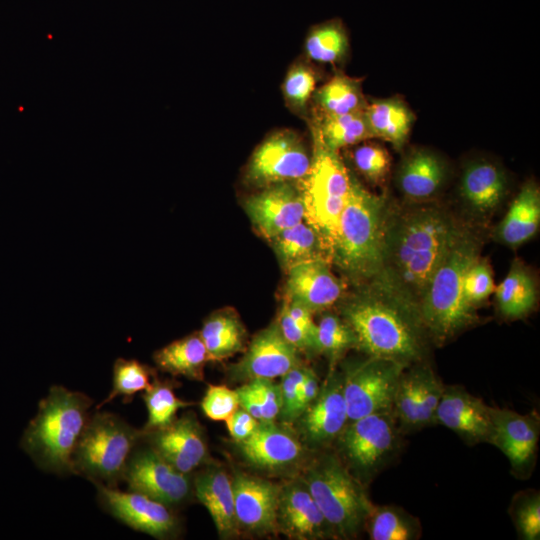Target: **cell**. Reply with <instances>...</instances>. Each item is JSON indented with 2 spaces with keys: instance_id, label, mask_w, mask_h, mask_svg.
<instances>
[{
  "instance_id": "cell-4",
  "label": "cell",
  "mask_w": 540,
  "mask_h": 540,
  "mask_svg": "<svg viewBox=\"0 0 540 540\" xmlns=\"http://www.w3.org/2000/svg\"><path fill=\"white\" fill-rule=\"evenodd\" d=\"M388 219L384 199L355 179L329 245V256L356 280L377 278L384 259Z\"/></svg>"
},
{
  "instance_id": "cell-29",
  "label": "cell",
  "mask_w": 540,
  "mask_h": 540,
  "mask_svg": "<svg viewBox=\"0 0 540 540\" xmlns=\"http://www.w3.org/2000/svg\"><path fill=\"white\" fill-rule=\"evenodd\" d=\"M269 241L286 269L301 262L330 258L323 238L305 220L280 232Z\"/></svg>"
},
{
  "instance_id": "cell-43",
  "label": "cell",
  "mask_w": 540,
  "mask_h": 540,
  "mask_svg": "<svg viewBox=\"0 0 540 540\" xmlns=\"http://www.w3.org/2000/svg\"><path fill=\"white\" fill-rule=\"evenodd\" d=\"M357 170L370 182H383L390 170V156L385 148L375 143L358 146L353 152Z\"/></svg>"
},
{
  "instance_id": "cell-19",
  "label": "cell",
  "mask_w": 540,
  "mask_h": 540,
  "mask_svg": "<svg viewBox=\"0 0 540 540\" xmlns=\"http://www.w3.org/2000/svg\"><path fill=\"white\" fill-rule=\"evenodd\" d=\"M435 423L449 428L471 444L490 442L491 407L462 388L444 387L436 409Z\"/></svg>"
},
{
  "instance_id": "cell-32",
  "label": "cell",
  "mask_w": 540,
  "mask_h": 540,
  "mask_svg": "<svg viewBox=\"0 0 540 540\" xmlns=\"http://www.w3.org/2000/svg\"><path fill=\"white\" fill-rule=\"evenodd\" d=\"M499 310L509 318H521L535 306L536 285L527 268L514 261L505 278L495 289Z\"/></svg>"
},
{
  "instance_id": "cell-18",
  "label": "cell",
  "mask_w": 540,
  "mask_h": 540,
  "mask_svg": "<svg viewBox=\"0 0 540 540\" xmlns=\"http://www.w3.org/2000/svg\"><path fill=\"white\" fill-rule=\"evenodd\" d=\"M298 419L303 437L310 445H325L337 438L348 422L343 375L331 372Z\"/></svg>"
},
{
  "instance_id": "cell-16",
  "label": "cell",
  "mask_w": 540,
  "mask_h": 540,
  "mask_svg": "<svg viewBox=\"0 0 540 540\" xmlns=\"http://www.w3.org/2000/svg\"><path fill=\"white\" fill-rule=\"evenodd\" d=\"M238 527L265 534L278 528L280 487L257 476L236 472L232 479Z\"/></svg>"
},
{
  "instance_id": "cell-44",
  "label": "cell",
  "mask_w": 540,
  "mask_h": 540,
  "mask_svg": "<svg viewBox=\"0 0 540 540\" xmlns=\"http://www.w3.org/2000/svg\"><path fill=\"white\" fill-rule=\"evenodd\" d=\"M494 289L491 269L478 257L464 274L463 294L467 303L474 307L475 304L484 301Z\"/></svg>"
},
{
  "instance_id": "cell-49",
  "label": "cell",
  "mask_w": 540,
  "mask_h": 540,
  "mask_svg": "<svg viewBox=\"0 0 540 540\" xmlns=\"http://www.w3.org/2000/svg\"><path fill=\"white\" fill-rule=\"evenodd\" d=\"M277 323L283 337L297 351H317V336L297 324L283 307Z\"/></svg>"
},
{
  "instance_id": "cell-12",
  "label": "cell",
  "mask_w": 540,
  "mask_h": 540,
  "mask_svg": "<svg viewBox=\"0 0 540 540\" xmlns=\"http://www.w3.org/2000/svg\"><path fill=\"white\" fill-rule=\"evenodd\" d=\"M102 509L128 527L158 539L175 536L179 520L170 507L146 495L92 482Z\"/></svg>"
},
{
  "instance_id": "cell-23",
  "label": "cell",
  "mask_w": 540,
  "mask_h": 540,
  "mask_svg": "<svg viewBox=\"0 0 540 540\" xmlns=\"http://www.w3.org/2000/svg\"><path fill=\"white\" fill-rule=\"evenodd\" d=\"M238 444L244 458L263 469L284 468L297 462L303 453L299 440L274 422H260L256 430Z\"/></svg>"
},
{
  "instance_id": "cell-1",
  "label": "cell",
  "mask_w": 540,
  "mask_h": 540,
  "mask_svg": "<svg viewBox=\"0 0 540 540\" xmlns=\"http://www.w3.org/2000/svg\"><path fill=\"white\" fill-rule=\"evenodd\" d=\"M460 229L435 207L417 208L393 219L388 215L378 291L419 314L431 279Z\"/></svg>"
},
{
  "instance_id": "cell-24",
  "label": "cell",
  "mask_w": 540,
  "mask_h": 540,
  "mask_svg": "<svg viewBox=\"0 0 540 540\" xmlns=\"http://www.w3.org/2000/svg\"><path fill=\"white\" fill-rule=\"evenodd\" d=\"M197 499L208 510L218 533L233 535L238 523L234 508L232 479L221 469H211L194 480Z\"/></svg>"
},
{
  "instance_id": "cell-51",
  "label": "cell",
  "mask_w": 540,
  "mask_h": 540,
  "mask_svg": "<svg viewBox=\"0 0 540 540\" xmlns=\"http://www.w3.org/2000/svg\"><path fill=\"white\" fill-rule=\"evenodd\" d=\"M320 386L321 385L317 375L311 369H309L298 391L295 408L297 419L316 398L319 393Z\"/></svg>"
},
{
  "instance_id": "cell-33",
  "label": "cell",
  "mask_w": 540,
  "mask_h": 540,
  "mask_svg": "<svg viewBox=\"0 0 540 540\" xmlns=\"http://www.w3.org/2000/svg\"><path fill=\"white\" fill-rule=\"evenodd\" d=\"M319 115H341L362 111L368 104L363 96L361 80L335 74L313 93Z\"/></svg>"
},
{
  "instance_id": "cell-20",
  "label": "cell",
  "mask_w": 540,
  "mask_h": 540,
  "mask_svg": "<svg viewBox=\"0 0 540 540\" xmlns=\"http://www.w3.org/2000/svg\"><path fill=\"white\" fill-rule=\"evenodd\" d=\"M326 259H313L287 269V301L299 303L312 313L332 306L343 291L342 282L333 274Z\"/></svg>"
},
{
  "instance_id": "cell-27",
  "label": "cell",
  "mask_w": 540,
  "mask_h": 540,
  "mask_svg": "<svg viewBox=\"0 0 540 540\" xmlns=\"http://www.w3.org/2000/svg\"><path fill=\"white\" fill-rule=\"evenodd\" d=\"M460 190L469 206L485 213L501 203L506 191V181L501 170L495 165L478 162L464 171Z\"/></svg>"
},
{
  "instance_id": "cell-48",
  "label": "cell",
  "mask_w": 540,
  "mask_h": 540,
  "mask_svg": "<svg viewBox=\"0 0 540 540\" xmlns=\"http://www.w3.org/2000/svg\"><path fill=\"white\" fill-rule=\"evenodd\" d=\"M515 523L525 540L540 538V498L538 494L524 498L515 510Z\"/></svg>"
},
{
  "instance_id": "cell-41",
  "label": "cell",
  "mask_w": 540,
  "mask_h": 540,
  "mask_svg": "<svg viewBox=\"0 0 540 540\" xmlns=\"http://www.w3.org/2000/svg\"><path fill=\"white\" fill-rule=\"evenodd\" d=\"M392 410L402 429L421 428L415 369L409 372L404 370L402 373L395 392Z\"/></svg>"
},
{
  "instance_id": "cell-45",
  "label": "cell",
  "mask_w": 540,
  "mask_h": 540,
  "mask_svg": "<svg viewBox=\"0 0 540 540\" xmlns=\"http://www.w3.org/2000/svg\"><path fill=\"white\" fill-rule=\"evenodd\" d=\"M204 414L215 421H226L238 408L236 390L224 385H210L201 401Z\"/></svg>"
},
{
  "instance_id": "cell-26",
  "label": "cell",
  "mask_w": 540,
  "mask_h": 540,
  "mask_svg": "<svg viewBox=\"0 0 540 540\" xmlns=\"http://www.w3.org/2000/svg\"><path fill=\"white\" fill-rule=\"evenodd\" d=\"M540 224V192L532 183H526L498 228L501 241L511 247L519 246L531 239Z\"/></svg>"
},
{
  "instance_id": "cell-40",
  "label": "cell",
  "mask_w": 540,
  "mask_h": 540,
  "mask_svg": "<svg viewBox=\"0 0 540 540\" xmlns=\"http://www.w3.org/2000/svg\"><path fill=\"white\" fill-rule=\"evenodd\" d=\"M350 326L333 314H325L317 324V352L336 360L346 350L356 347Z\"/></svg>"
},
{
  "instance_id": "cell-28",
  "label": "cell",
  "mask_w": 540,
  "mask_h": 540,
  "mask_svg": "<svg viewBox=\"0 0 540 540\" xmlns=\"http://www.w3.org/2000/svg\"><path fill=\"white\" fill-rule=\"evenodd\" d=\"M364 114L372 138L384 139L397 149L405 143L415 119L409 107L397 98L367 104Z\"/></svg>"
},
{
  "instance_id": "cell-2",
  "label": "cell",
  "mask_w": 540,
  "mask_h": 540,
  "mask_svg": "<svg viewBox=\"0 0 540 540\" xmlns=\"http://www.w3.org/2000/svg\"><path fill=\"white\" fill-rule=\"evenodd\" d=\"M93 399L63 386L50 387L21 437L22 449L43 471L73 474L72 459L90 419Z\"/></svg>"
},
{
  "instance_id": "cell-25",
  "label": "cell",
  "mask_w": 540,
  "mask_h": 540,
  "mask_svg": "<svg viewBox=\"0 0 540 540\" xmlns=\"http://www.w3.org/2000/svg\"><path fill=\"white\" fill-rule=\"evenodd\" d=\"M443 164L427 150H414L407 155L398 171V184L405 196L423 200L433 196L443 183Z\"/></svg>"
},
{
  "instance_id": "cell-37",
  "label": "cell",
  "mask_w": 540,
  "mask_h": 540,
  "mask_svg": "<svg viewBox=\"0 0 540 540\" xmlns=\"http://www.w3.org/2000/svg\"><path fill=\"white\" fill-rule=\"evenodd\" d=\"M145 402L148 419L143 432L163 428L172 423L179 409L193 405L191 402L178 398L173 386L168 382L154 380L142 395Z\"/></svg>"
},
{
  "instance_id": "cell-13",
  "label": "cell",
  "mask_w": 540,
  "mask_h": 540,
  "mask_svg": "<svg viewBox=\"0 0 540 540\" xmlns=\"http://www.w3.org/2000/svg\"><path fill=\"white\" fill-rule=\"evenodd\" d=\"M128 490L141 493L169 507L185 502L191 492L189 474L173 467L149 445L132 452L123 480Z\"/></svg>"
},
{
  "instance_id": "cell-21",
  "label": "cell",
  "mask_w": 540,
  "mask_h": 540,
  "mask_svg": "<svg viewBox=\"0 0 540 540\" xmlns=\"http://www.w3.org/2000/svg\"><path fill=\"white\" fill-rule=\"evenodd\" d=\"M277 525L294 539H324L334 536L303 481L280 488Z\"/></svg>"
},
{
  "instance_id": "cell-6",
  "label": "cell",
  "mask_w": 540,
  "mask_h": 540,
  "mask_svg": "<svg viewBox=\"0 0 540 540\" xmlns=\"http://www.w3.org/2000/svg\"><path fill=\"white\" fill-rule=\"evenodd\" d=\"M143 430L110 412H95L79 439L72 459L73 474L116 487L128 460L143 440Z\"/></svg>"
},
{
  "instance_id": "cell-42",
  "label": "cell",
  "mask_w": 540,
  "mask_h": 540,
  "mask_svg": "<svg viewBox=\"0 0 540 540\" xmlns=\"http://www.w3.org/2000/svg\"><path fill=\"white\" fill-rule=\"evenodd\" d=\"M421 428L435 423V413L444 386L434 372L425 366L415 368Z\"/></svg>"
},
{
  "instance_id": "cell-39",
  "label": "cell",
  "mask_w": 540,
  "mask_h": 540,
  "mask_svg": "<svg viewBox=\"0 0 540 540\" xmlns=\"http://www.w3.org/2000/svg\"><path fill=\"white\" fill-rule=\"evenodd\" d=\"M316 82V73L309 65L302 61L295 62L289 68L282 85L286 105L293 112L304 114L316 90Z\"/></svg>"
},
{
  "instance_id": "cell-38",
  "label": "cell",
  "mask_w": 540,
  "mask_h": 540,
  "mask_svg": "<svg viewBox=\"0 0 540 540\" xmlns=\"http://www.w3.org/2000/svg\"><path fill=\"white\" fill-rule=\"evenodd\" d=\"M152 375L151 369L145 364L135 359L118 358L113 365L112 390L96 408L100 409L117 396H122L125 401L131 400L136 393L150 387Z\"/></svg>"
},
{
  "instance_id": "cell-47",
  "label": "cell",
  "mask_w": 540,
  "mask_h": 540,
  "mask_svg": "<svg viewBox=\"0 0 540 540\" xmlns=\"http://www.w3.org/2000/svg\"><path fill=\"white\" fill-rule=\"evenodd\" d=\"M308 371L309 368L299 364L282 376L279 384L282 398L279 416L285 422H293L297 419L295 408L298 391Z\"/></svg>"
},
{
  "instance_id": "cell-50",
  "label": "cell",
  "mask_w": 540,
  "mask_h": 540,
  "mask_svg": "<svg viewBox=\"0 0 540 540\" xmlns=\"http://www.w3.org/2000/svg\"><path fill=\"white\" fill-rule=\"evenodd\" d=\"M259 423L256 418L240 407L226 420L228 432L236 442L248 438Z\"/></svg>"
},
{
  "instance_id": "cell-30",
  "label": "cell",
  "mask_w": 540,
  "mask_h": 540,
  "mask_svg": "<svg viewBox=\"0 0 540 540\" xmlns=\"http://www.w3.org/2000/svg\"><path fill=\"white\" fill-rule=\"evenodd\" d=\"M154 362L164 372L192 380L203 379V369L209 361L206 347L199 334L188 335L157 350Z\"/></svg>"
},
{
  "instance_id": "cell-46",
  "label": "cell",
  "mask_w": 540,
  "mask_h": 540,
  "mask_svg": "<svg viewBox=\"0 0 540 540\" xmlns=\"http://www.w3.org/2000/svg\"><path fill=\"white\" fill-rule=\"evenodd\" d=\"M257 398L262 411V423H273L279 417L282 398L279 384L272 379H253L247 381Z\"/></svg>"
},
{
  "instance_id": "cell-17",
  "label": "cell",
  "mask_w": 540,
  "mask_h": 540,
  "mask_svg": "<svg viewBox=\"0 0 540 540\" xmlns=\"http://www.w3.org/2000/svg\"><path fill=\"white\" fill-rule=\"evenodd\" d=\"M143 439L161 457L182 473L189 474L207 458L203 431L191 413L175 419L169 425L144 432Z\"/></svg>"
},
{
  "instance_id": "cell-11",
  "label": "cell",
  "mask_w": 540,
  "mask_h": 540,
  "mask_svg": "<svg viewBox=\"0 0 540 540\" xmlns=\"http://www.w3.org/2000/svg\"><path fill=\"white\" fill-rule=\"evenodd\" d=\"M311 156L293 130H279L257 146L246 170L247 181L258 187L281 182H301L310 169Z\"/></svg>"
},
{
  "instance_id": "cell-15",
  "label": "cell",
  "mask_w": 540,
  "mask_h": 540,
  "mask_svg": "<svg viewBox=\"0 0 540 540\" xmlns=\"http://www.w3.org/2000/svg\"><path fill=\"white\" fill-rule=\"evenodd\" d=\"M298 351L283 337L277 322L260 331L245 355L230 368L238 381L282 377L299 365Z\"/></svg>"
},
{
  "instance_id": "cell-5",
  "label": "cell",
  "mask_w": 540,
  "mask_h": 540,
  "mask_svg": "<svg viewBox=\"0 0 540 540\" xmlns=\"http://www.w3.org/2000/svg\"><path fill=\"white\" fill-rule=\"evenodd\" d=\"M479 241L471 232L460 229L419 306V316L426 330L437 342H444L475 320L474 307L463 294L467 268L479 257Z\"/></svg>"
},
{
  "instance_id": "cell-36",
  "label": "cell",
  "mask_w": 540,
  "mask_h": 540,
  "mask_svg": "<svg viewBox=\"0 0 540 540\" xmlns=\"http://www.w3.org/2000/svg\"><path fill=\"white\" fill-rule=\"evenodd\" d=\"M349 41L343 25L339 21L320 24L309 32L305 40V53L318 63H335L348 52Z\"/></svg>"
},
{
  "instance_id": "cell-8",
  "label": "cell",
  "mask_w": 540,
  "mask_h": 540,
  "mask_svg": "<svg viewBox=\"0 0 540 540\" xmlns=\"http://www.w3.org/2000/svg\"><path fill=\"white\" fill-rule=\"evenodd\" d=\"M351 185L352 177L337 152L327 149L314 137L310 169L299 186L304 199L305 221L321 235L328 253Z\"/></svg>"
},
{
  "instance_id": "cell-3",
  "label": "cell",
  "mask_w": 540,
  "mask_h": 540,
  "mask_svg": "<svg viewBox=\"0 0 540 540\" xmlns=\"http://www.w3.org/2000/svg\"><path fill=\"white\" fill-rule=\"evenodd\" d=\"M343 316L356 337V347L371 357L408 366L423 355L426 330L420 316L387 295L359 297L344 307Z\"/></svg>"
},
{
  "instance_id": "cell-9",
  "label": "cell",
  "mask_w": 540,
  "mask_h": 540,
  "mask_svg": "<svg viewBox=\"0 0 540 540\" xmlns=\"http://www.w3.org/2000/svg\"><path fill=\"white\" fill-rule=\"evenodd\" d=\"M407 365L387 358L371 357L343 375L348 422L392 409L395 392Z\"/></svg>"
},
{
  "instance_id": "cell-7",
  "label": "cell",
  "mask_w": 540,
  "mask_h": 540,
  "mask_svg": "<svg viewBox=\"0 0 540 540\" xmlns=\"http://www.w3.org/2000/svg\"><path fill=\"white\" fill-rule=\"evenodd\" d=\"M334 536L352 538L373 510L361 483L333 455H324L306 470L303 480Z\"/></svg>"
},
{
  "instance_id": "cell-22",
  "label": "cell",
  "mask_w": 540,
  "mask_h": 540,
  "mask_svg": "<svg viewBox=\"0 0 540 540\" xmlns=\"http://www.w3.org/2000/svg\"><path fill=\"white\" fill-rule=\"evenodd\" d=\"M491 444L497 446L513 469L523 471L531 465L538 443V420L509 409L491 407Z\"/></svg>"
},
{
  "instance_id": "cell-31",
  "label": "cell",
  "mask_w": 540,
  "mask_h": 540,
  "mask_svg": "<svg viewBox=\"0 0 540 540\" xmlns=\"http://www.w3.org/2000/svg\"><path fill=\"white\" fill-rule=\"evenodd\" d=\"M313 129L316 137L327 149L338 152L341 148L371 139L364 110L341 115H317Z\"/></svg>"
},
{
  "instance_id": "cell-10",
  "label": "cell",
  "mask_w": 540,
  "mask_h": 540,
  "mask_svg": "<svg viewBox=\"0 0 540 540\" xmlns=\"http://www.w3.org/2000/svg\"><path fill=\"white\" fill-rule=\"evenodd\" d=\"M398 432L395 415L390 409L350 421L338 438L349 464L368 476L393 454L398 445Z\"/></svg>"
},
{
  "instance_id": "cell-34",
  "label": "cell",
  "mask_w": 540,
  "mask_h": 540,
  "mask_svg": "<svg viewBox=\"0 0 540 540\" xmlns=\"http://www.w3.org/2000/svg\"><path fill=\"white\" fill-rule=\"evenodd\" d=\"M244 335L240 320L230 312L213 315L199 332L209 360H222L242 350Z\"/></svg>"
},
{
  "instance_id": "cell-35",
  "label": "cell",
  "mask_w": 540,
  "mask_h": 540,
  "mask_svg": "<svg viewBox=\"0 0 540 540\" xmlns=\"http://www.w3.org/2000/svg\"><path fill=\"white\" fill-rule=\"evenodd\" d=\"M368 521L372 540H415L421 533L419 521L396 506L373 507Z\"/></svg>"
},
{
  "instance_id": "cell-14",
  "label": "cell",
  "mask_w": 540,
  "mask_h": 540,
  "mask_svg": "<svg viewBox=\"0 0 540 540\" xmlns=\"http://www.w3.org/2000/svg\"><path fill=\"white\" fill-rule=\"evenodd\" d=\"M244 206L253 226L269 240L305 220L303 194L294 182L263 187L250 196Z\"/></svg>"
},
{
  "instance_id": "cell-52",
  "label": "cell",
  "mask_w": 540,
  "mask_h": 540,
  "mask_svg": "<svg viewBox=\"0 0 540 540\" xmlns=\"http://www.w3.org/2000/svg\"><path fill=\"white\" fill-rule=\"evenodd\" d=\"M239 398V407L244 409L259 422H262V411L257 401L256 396L246 382L244 385L236 389Z\"/></svg>"
}]
</instances>
